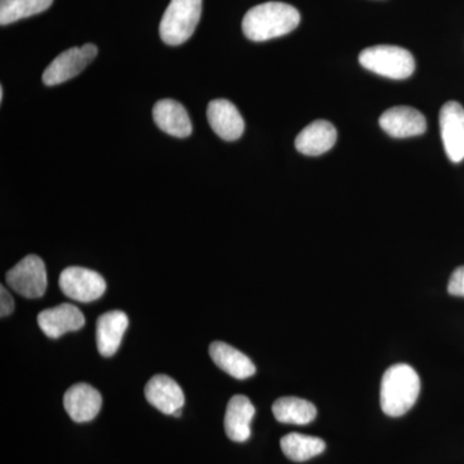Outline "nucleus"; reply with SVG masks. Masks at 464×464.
Listing matches in <instances>:
<instances>
[{
	"mask_svg": "<svg viewBox=\"0 0 464 464\" xmlns=\"http://www.w3.org/2000/svg\"><path fill=\"white\" fill-rule=\"evenodd\" d=\"M301 14L293 5L268 2L256 5L243 18V33L253 42L279 38L297 29Z\"/></svg>",
	"mask_w": 464,
	"mask_h": 464,
	"instance_id": "nucleus-1",
	"label": "nucleus"
},
{
	"mask_svg": "<svg viewBox=\"0 0 464 464\" xmlns=\"http://www.w3.org/2000/svg\"><path fill=\"white\" fill-rule=\"evenodd\" d=\"M420 380L408 364H396L384 372L381 383V408L389 417L408 413L420 396Z\"/></svg>",
	"mask_w": 464,
	"mask_h": 464,
	"instance_id": "nucleus-2",
	"label": "nucleus"
},
{
	"mask_svg": "<svg viewBox=\"0 0 464 464\" xmlns=\"http://www.w3.org/2000/svg\"><path fill=\"white\" fill-rule=\"evenodd\" d=\"M203 0H170L161 18L160 38L168 45H179L191 38L201 17Z\"/></svg>",
	"mask_w": 464,
	"mask_h": 464,
	"instance_id": "nucleus-3",
	"label": "nucleus"
},
{
	"mask_svg": "<svg viewBox=\"0 0 464 464\" xmlns=\"http://www.w3.org/2000/svg\"><path fill=\"white\" fill-rule=\"evenodd\" d=\"M359 61L369 72L395 81L409 78L415 70L413 54L396 45L366 48L360 53Z\"/></svg>",
	"mask_w": 464,
	"mask_h": 464,
	"instance_id": "nucleus-4",
	"label": "nucleus"
},
{
	"mask_svg": "<svg viewBox=\"0 0 464 464\" xmlns=\"http://www.w3.org/2000/svg\"><path fill=\"white\" fill-rule=\"evenodd\" d=\"M5 282L24 297L41 298L47 290V268L38 256H26L8 271Z\"/></svg>",
	"mask_w": 464,
	"mask_h": 464,
	"instance_id": "nucleus-5",
	"label": "nucleus"
},
{
	"mask_svg": "<svg viewBox=\"0 0 464 464\" xmlns=\"http://www.w3.org/2000/svg\"><path fill=\"white\" fill-rule=\"evenodd\" d=\"M97 53H99V48L94 44H84L83 47L63 51L43 72V83L48 87H53L75 78L90 65Z\"/></svg>",
	"mask_w": 464,
	"mask_h": 464,
	"instance_id": "nucleus-6",
	"label": "nucleus"
},
{
	"mask_svg": "<svg viewBox=\"0 0 464 464\" xmlns=\"http://www.w3.org/2000/svg\"><path fill=\"white\" fill-rule=\"evenodd\" d=\"M58 283L63 295L83 304L96 301L106 292L105 279L99 273L78 266L65 268Z\"/></svg>",
	"mask_w": 464,
	"mask_h": 464,
	"instance_id": "nucleus-7",
	"label": "nucleus"
},
{
	"mask_svg": "<svg viewBox=\"0 0 464 464\" xmlns=\"http://www.w3.org/2000/svg\"><path fill=\"white\" fill-rule=\"evenodd\" d=\"M440 132L445 152L453 163L464 159V109L457 101H449L440 111Z\"/></svg>",
	"mask_w": 464,
	"mask_h": 464,
	"instance_id": "nucleus-8",
	"label": "nucleus"
},
{
	"mask_svg": "<svg viewBox=\"0 0 464 464\" xmlns=\"http://www.w3.org/2000/svg\"><path fill=\"white\" fill-rule=\"evenodd\" d=\"M208 121L217 136L225 141H237L246 130L243 116L234 103L227 100H213L208 105Z\"/></svg>",
	"mask_w": 464,
	"mask_h": 464,
	"instance_id": "nucleus-9",
	"label": "nucleus"
},
{
	"mask_svg": "<svg viewBox=\"0 0 464 464\" xmlns=\"http://www.w3.org/2000/svg\"><path fill=\"white\" fill-rule=\"evenodd\" d=\"M382 130L395 139L420 136L427 130L426 118L422 112L408 106H398L384 111L380 119Z\"/></svg>",
	"mask_w": 464,
	"mask_h": 464,
	"instance_id": "nucleus-10",
	"label": "nucleus"
},
{
	"mask_svg": "<svg viewBox=\"0 0 464 464\" xmlns=\"http://www.w3.org/2000/svg\"><path fill=\"white\" fill-rule=\"evenodd\" d=\"M63 406L74 422H91L100 413L102 398L90 384L78 383L66 391Z\"/></svg>",
	"mask_w": 464,
	"mask_h": 464,
	"instance_id": "nucleus-11",
	"label": "nucleus"
},
{
	"mask_svg": "<svg viewBox=\"0 0 464 464\" xmlns=\"http://www.w3.org/2000/svg\"><path fill=\"white\" fill-rule=\"evenodd\" d=\"M38 324L47 337L57 340L66 333L76 332L83 328L85 319L78 307L63 304L42 311L38 315Z\"/></svg>",
	"mask_w": 464,
	"mask_h": 464,
	"instance_id": "nucleus-12",
	"label": "nucleus"
},
{
	"mask_svg": "<svg viewBox=\"0 0 464 464\" xmlns=\"http://www.w3.org/2000/svg\"><path fill=\"white\" fill-rule=\"evenodd\" d=\"M145 396L150 405L167 415H173L176 411H182V406L185 404V395L179 384L164 374L155 375L148 382Z\"/></svg>",
	"mask_w": 464,
	"mask_h": 464,
	"instance_id": "nucleus-13",
	"label": "nucleus"
},
{
	"mask_svg": "<svg viewBox=\"0 0 464 464\" xmlns=\"http://www.w3.org/2000/svg\"><path fill=\"white\" fill-rule=\"evenodd\" d=\"M155 123L163 132L186 139L192 132L190 116L181 103L174 100H160L155 103L152 110Z\"/></svg>",
	"mask_w": 464,
	"mask_h": 464,
	"instance_id": "nucleus-14",
	"label": "nucleus"
},
{
	"mask_svg": "<svg viewBox=\"0 0 464 464\" xmlns=\"http://www.w3.org/2000/svg\"><path fill=\"white\" fill-rule=\"evenodd\" d=\"M337 141V130L326 121H316L308 124L295 139V148L301 154L317 157L325 154Z\"/></svg>",
	"mask_w": 464,
	"mask_h": 464,
	"instance_id": "nucleus-15",
	"label": "nucleus"
},
{
	"mask_svg": "<svg viewBox=\"0 0 464 464\" xmlns=\"http://www.w3.org/2000/svg\"><path fill=\"white\" fill-rule=\"evenodd\" d=\"M256 409L246 396L237 395L228 401L225 415V431L235 442H246L250 438V423Z\"/></svg>",
	"mask_w": 464,
	"mask_h": 464,
	"instance_id": "nucleus-16",
	"label": "nucleus"
},
{
	"mask_svg": "<svg viewBox=\"0 0 464 464\" xmlns=\"http://www.w3.org/2000/svg\"><path fill=\"white\" fill-rule=\"evenodd\" d=\"M128 320L127 314L123 311H110L103 314L97 320V348L101 355L110 357L115 355L125 331H127Z\"/></svg>",
	"mask_w": 464,
	"mask_h": 464,
	"instance_id": "nucleus-17",
	"label": "nucleus"
},
{
	"mask_svg": "<svg viewBox=\"0 0 464 464\" xmlns=\"http://www.w3.org/2000/svg\"><path fill=\"white\" fill-rule=\"evenodd\" d=\"M209 355L219 369L237 380H248L256 374L252 360L225 342H213L209 346Z\"/></svg>",
	"mask_w": 464,
	"mask_h": 464,
	"instance_id": "nucleus-18",
	"label": "nucleus"
},
{
	"mask_svg": "<svg viewBox=\"0 0 464 464\" xmlns=\"http://www.w3.org/2000/svg\"><path fill=\"white\" fill-rule=\"evenodd\" d=\"M274 417L280 423L304 426L315 420L317 411L313 402L299 398H282L273 405Z\"/></svg>",
	"mask_w": 464,
	"mask_h": 464,
	"instance_id": "nucleus-19",
	"label": "nucleus"
},
{
	"mask_svg": "<svg viewBox=\"0 0 464 464\" xmlns=\"http://www.w3.org/2000/svg\"><path fill=\"white\" fill-rule=\"evenodd\" d=\"M280 445L283 453L293 462H306L311 458L322 454L326 447L324 440L302 433H288L284 436Z\"/></svg>",
	"mask_w": 464,
	"mask_h": 464,
	"instance_id": "nucleus-20",
	"label": "nucleus"
},
{
	"mask_svg": "<svg viewBox=\"0 0 464 464\" xmlns=\"http://www.w3.org/2000/svg\"><path fill=\"white\" fill-rule=\"evenodd\" d=\"M52 3L53 0H0V24L5 26L42 14L51 7Z\"/></svg>",
	"mask_w": 464,
	"mask_h": 464,
	"instance_id": "nucleus-21",
	"label": "nucleus"
},
{
	"mask_svg": "<svg viewBox=\"0 0 464 464\" xmlns=\"http://www.w3.org/2000/svg\"><path fill=\"white\" fill-rule=\"evenodd\" d=\"M448 292L454 297H464V266L456 268V271L451 274Z\"/></svg>",
	"mask_w": 464,
	"mask_h": 464,
	"instance_id": "nucleus-22",
	"label": "nucleus"
},
{
	"mask_svg": "<svg viewBox=\"0 0 464 464\" xmlns=\"http://www.w3.org/2000/svg\"><path fill=\"white\" fill-rule=\"evenodd\" d=\"M14 310V301L5 286H0V316L11 315Z\"/></svg>",
	"mask_w": 464,
	"mask_h": 464,
	"instance_id": "nucleus-23",
	"label": "nucleus"
},
{
	"mask_svg": "<svg viewBox=\"0 0 464 464\" xmlns=\"http://www.w3.org/2000/svg\"><path fill=\"white\" fill-rule=\"evenodd\" d=\"M3 97H5V90H3V87H0V102H2Z\"/></svg>",
	"mask_w": 464,
	"mask_h": 464,
	"instance_id": "nucleus-24",
	"label": "nucleus"
}]
</instances>
